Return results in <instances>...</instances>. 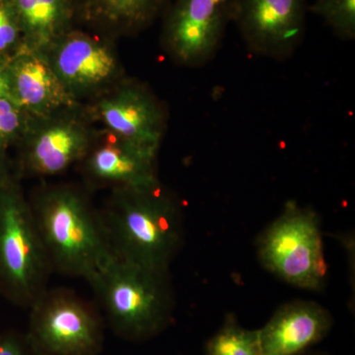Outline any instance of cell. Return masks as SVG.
Returning a JSON list of instances; mask_svg holds the SVG:
<instances>
[{
    "instance_id": "1",
    "label": "cell",
    "mask_w": 355,
    "mask_h": 355,
    "mask_svg": "<svg viewBox=\"0 0 355 355\" xmlns=\"http://www.w3.org/2000/svg\"><path fill=\"white\" fill-rule=\"evenodd\" d=\"M101 217L116 258L170 272L183 245L184 216L180 203L160 182L114 189Z\"/></svg>"
},
{
    "instance_id": "2",
    "label": "cell",
    "mask_w": 355,
    "mask_h": 355,
    "mask_svg": "<svg viewBox=\"0 0 355 355\" xmlns=\"http://www.w3.org/2000/svg\"><path fill=\"white\" fill-rule=\"evenodd\" d=\"M30 205L51 268L89 284L114 258L101 214L80 191L51 187Z\"/></svg>"
},
{
    "instance_id": "3",
    "label": "cell",
    "mask_w": 355,
    "mask_h": 355,
    "mask_svg": "<svg viewBox=\"0 0 355 355\" xmlns=\"http://www.w3.org/2000/svg\"><path fill=\"white\" fill-rule=\"evenodd\" d=\"M112 330L128 342H144L171 324L175 298L170 272L114 258L89 282Z\"/></svg>"
},
{
    "instance_id": "4",
    "label": "cell",
    "mask_w": 355,
    "mask_h": 355,
    "mask_svg": "<svg viewBox=\"0 0 355 355\" xmlns=\"http://www.w3.org/2000/svg\"><path fill=\"white\" fill-rule=\"evenodd\" d=\"M323 245L317 212L288 200L282 214L259 236L257 252L261 266L282 282L320 291L328 275Z\"/></svg>"
},
{
    "instance_id": "5",
    "label": "cell",
    "mask_w": 355,
    "mask_h": 355,
    "mask_svg": "<svg viewBox=\"0 0 355 355\" xmlns=\"http://www.w3.org/2000/svg\"><path fill=\"white\" fill-rule=\"evenodd\" d=\"M51 266L31 209L18 184H0V282L13 300L31 307Z\"/></svg>"
},
{
    "instance_id": "6",
    "label": "cell",
    "mask_w": 355,
    "mask_h": 355,
    "mask_svg": "<svg viewBox=\"0 0 355 355\" xmlns=\"http://www.w3.org/2000/svg\"><path fill=\"white\" fill-rule=\"evenodd\" d=\"M28 345L38 355H98L104 345L101 320L71 292L44 291L31 305Z\"/></svg>"
},
{
    "instance_id": "7",
    "label": "cell",
    "mask_w": 355,
    "mask_h": 355,
    "mask_svg": "<svg viewBox=\"0 0 355 355\" xmlns=\"http://www.w3.org/2000/svg\"><path fill=\"white\" fill-rule=\"evenodd\" d=\"M238 0H170L164 10L166 51L184 67L207 64L234 19Z\"/></svg>"
},
{
    "instance_id": "8",
    "label": "cell",
    "mask_w": 355,
    "mask_h": 355,
    "mask_svg": "<svg viewBox=\"0 0 355 355\" xmlns=\"http://www.w3.org/2000/svg\"><path fill=\"white\" fill-rule=\"evenodd\" d=\"M39 51L78 101L121 83L120 60L112 44L98 35L73 28Z\"/></svg>"
},
{
    "instance_id": "9",
    "label": "cell",
    "mask_w": 355,
    "mask_h": 355,
    "mask_svg": "<svg viewBox=\"0 0 355 355\" xmlns=\"http://www.w3.org/2000/svg\"><path fill=\"white\" fill-rule=\"evenodd\" d=\"M89 121L81 106L34 119L20 142L23 170L34 176H57L83 161L95 137Z\"/></svg>"
},
{
    "instance_id": "10",
    "label": "cell",
    "mask_w": 355,
    "mask_h": 355,
    "mask_svg": "<svg viewBox=\"0 0 355 355\" xmlns=\"http://www.w3.org/2000/svg\"><path fill=\"white\" fill-rule=\"evenodd\" d=\"M308 7L307 0H238L233 23L254 55L286 60L304 39Z\"/></svg>"
},
{
    "instance_id": "11",
    "label": "cell",
    "mask_w": 355,
    "mask_h": 355,
    "mask_svg": "<svg viewBox=\"0 0 355 355\" xmlns=\"http://www.w3.org/2000/svg\"><path fill=\"white\" fill-rule=\"evenodd\" d=\"M91 121L121 139L157 151L167 125L162 104L146 87L137 83H120L95 97L85 109Z\"/></svg>"
},
{
    "instance_id": "12",
    "label": "cell",
    "mask_w": 355,
    "mask_h": 355,
    "mask_svg": "<svg viewBox=\"0 0 355 355\" xmlns=\"http://www.w3.org/2000/svg\"><path fill=\"white\" fill-rule=\"evenodd\" d=\"M151 150L103 130L95 135L85 157L84 170L98 184L119 188H141L159 183L156 159Z\"/></svg>"
},
{
    "instance_id": "13",
    "label": "cell",
    "mask_w": 355,
    "mask_h": 355,
    "mask_svg": "<svg viewBox=\"0 0 355 355\" xmlns=\"http://www.w3.org/2000/svg\"><path fill=\"white\" fill-rule=\"evenodd\" d=\"M9 78L12 99L33 119L80 106L39 51L23 48L13 55Z\"/></svg>"
},
{
    "instance_id": "14",
    "label": "cell",
    "mask_w": 355,
    "mask_h": 355,
    "mask_svg": "<svg viewBox=\"0 0 355 355\" xmlns=\"http://www.w3.org/2000/svg\"><path fill=\"white\" fill-rule=\"evenodd\" d=\"M326 308L314 301L286 303L259 331L263 355H301L321 343L333 328Z\"/></svg>"
},
{
    "instance_id": "15",
    "label": "cell",
    "mask_w": 355,
    "mask_h": 355,
    "mask_svg": "<svg viewBox=\"0 0 355 355\" xmlns=\"http://www.w3.org/2000/svg\"><path fill=\"white\" fill-rule=\"evenodd\" d=\"M170 0H74L76 21L107 35L135 34L153 24Z\"/></svg>"
},
{
    "instance_id": "16",
    "label": "cell",
    "mask_w": 355,
    "mask_h": 355,
    "mask_svg": "<svg viewBox=\"0 0 355 355\" xmlns=\"http://www.w3.org/2000/svg\"><path fill=\"white\" fill-rule=\"evenodd\" d=\"M17 15L24 48L41 51L73 29L74 0H11Z\"/></svg>"
},
{
    "instance_id": "17",
    "label": "cell",
    "mask_w": 355,
    "mask_h": 355,
    "mask_svg": "<svg viewBox=\"0 0 355 355\" xmlns=\"http://www.w3.org/2000/svg\"><path fill=\"white\" fill-rule=\"evenodd\" d=\"M207 355H263L258 330H248L235 316L226 317L221 328L209 338Z\"/></svg>"
},
{
    "instance_id": "18",
    "label": "cell",
    "mask_w": 355,
    "mask_h": 355,
    "mask_svg": "<svg viewBox=\"0 0 355 355\" xmlns=\"http://www.w3.org/2000/svg\"><path fill=\"white\" fill-rule=\"evenodd\" d=\"M308 11L321 17L338 38L355 39V0H315Z\"/></svg>"
},
{
    "instance_id": "19",
    "label": "cell",
    "mask_w": 355,
    "mask_h": 355,
    "mask_svg": "<svg viewBox=\"0 0 355 355\" xmlns=\"http://www.w3.org/2000/svg\"><path fill=\"white\" fill-rule=\"evenodd\" d=\"M34 119L12 98H0V147L8 149L20 144Z\"/></svg>"
},
{
    "instance_id": "20",
    "label": "cell",
    "mask_w": 355,
    "mask_h": 355,
    "mask_svg": "<svg viewBox=\"0 0 355 355\" xmlns=\"http://www.w3.org/2000/svg\"><path fill=\"white\" fill-rule=\"evenodd\" d=\"M24 48L22 32L11 0H0V57L11 58Z\"/></svg>"
},
{
    "instance_id": "21",
    "label": "cell",
    "mask_w": 355,
    "mask_h": 355,
    "mask_svg": "<svg viewBox=\"0 0 355 355\" xmlns=\"http://www.w3.org/2000/svg\"><path fill=\"white\" fill-rule=\"evenodd\" d=\"M0 355H38L28 345L27 340L15 336L0 338Z\"/></svg>"
},
{
    "instance_id": "22",
    "label": "cell",
    "mask_w": 355,
    "mask_h": 355,
    "mask_svg": "<svg viewBox=\"0 0 355 355\" xmlns=\"http://www.w3.org/2000/svg\"><path fill=\"white\" fill-rule=\"evenodd\" d=\"M9 62L10 58L0 57V98H12L9 78Z\"/></svg>"
},
{
    "instance_id": "23",
    "label": "cell",
    "mask_w": 355,
    "mask_h": 355,
    "mask_svg": "<svg viewBox=\"0 0 355 355\" xmlns=\"http://www.w3.org/2000/svg\"><path fill=\"white\" fill-rule=\"evenodd\" d=\"M10 178L9 173V160L7 156V149L0 147V184L4 183Z\"/></svg>"
}]
</instances>
